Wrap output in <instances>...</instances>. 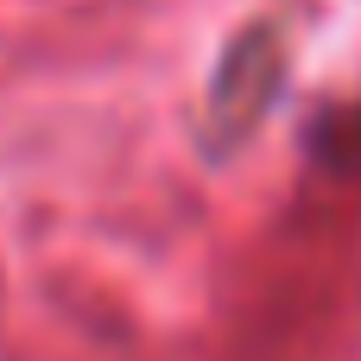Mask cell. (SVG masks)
Wrapping results in <instances>:
<instances>
[{
	"label": "cell",
	"mask_w": 361,
	"mask_h": 361,
	"mask_svg": "<svg viewBox=\"0 0 361 361\" xmlns=\"http://www.w3.org/2000/svg\"><path fill=\"white\" fill-rule=\"evenodd\" d=\"M279 82H286V44H279V32L273 25L235 32L228 51H222V63H216V76H209V89H203V146L209 152H235L267 121Z\"/></svg>",
	"instance_id": "6da1fadb"
}]
</instances>
